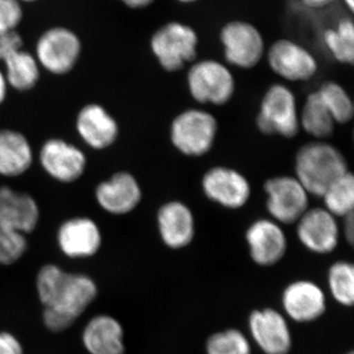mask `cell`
<instances>
[{
	"instance_id": "obj_1",
	"label": "cell",
	"mask_w": 354,
	"mask_h": 354,
	"mask_svg": "<svg viewBox=\"0 0 354 354\" xmlns=\"http://www.w3.org/2000/svg\"><path fill=\"white\" fill-rule=\"evenodd\" d=\"M36 286L44 326L55 333L71 327L97 295V285L87 274H72L53 264L41 268Z\"/></svg>"
},
{
	"instance_id": "obj_2",
	"label": "cell",
	"mask_w": 354,
	"mask_h": 354,
	"mask_svg": "<svg viewBox=\"0 0 354 354\" xmlns=\"http://www.w3.org/2000/svg\"><path fill=\"white\" fill-rule=\"evenodd\" d=\"M295 169V177L309 195L322 197L330 184L348 171V167L339 149L314 141L298 149Z\"/></svg>"
},
{
	"instance_id": "obj_3",
	"label": "cell",
	"mask_w": 354,
	"mask_h": 354,
	"mask_svg": "<svg viewBox=\"0 0 354 354\" xmlns=\"http://www.w3.org/2000/svg\"><path fill=\"white\" fill-rule=\"evenodd\" d=\"M218 129V121L213 114L204 109H188L174 118L169 136L179 153L198 158L213 149Z\"/></svg>"
},
{
	"instance_id": "obj_4",
	"label": "cell",
	"mask_w": 354,
	"mask_h": 354,
	"mask_svg": "<svg viewBox=\"0 0 354 354\" xmlns=\"http://www.w3.org/2000/svg\"><path fill=\"white\" fill-rule=\"evenodd\" d=\"M199 37L185 23L171 21L153 32L151 50L158 64L167 72H177L197 57Z\"/></svg>"
},
{
	"instance_id": "obj_5",
	"label": "cell",
	"mask_w": 354,
	"mask_h": 354,
	"mask_svg": "<svg viewBox=\"0 0 354 354\" xmlns=\"http://www.w3.org/2000/svg\"><path fill=\"white\" fill-rule=\"evenodd\" d=\"M256 125L265 135L291 139L299 131V113L295 93L283 84H274L261 101Z\"/></svg>"
},
{
	"instance_id": "obj_6",
	"label": "cell",
	"mask_w": 354,
	"mask_h": 354,
	"mask_svg": "<svg viewBox=\"0 0 354 354\" xmlns=\"http://www.w3.org/2000/svg\"><path fill=\"white\" fill-rule=\"evenodd\" d=\"M191 97L203 104L223 106L234 97L235 80L227 65L215 59L195 62L187 73Z\"/></svg>"
},
{
	"instance_id": "obj_7",
	"label": "cell",
	"mask_w": 354,
	"mask_h": 354,
	"mask_svg": "<svg viewBox=\"0 0 354 354\" xmlns=\"http://www.w3.org/2000/svg\"><path fill=\"white\" fill-rule=\"evenodd\" d=\"M220 41L227 64L241 69H251L265 55L262 32L252 23L230 21L221 28Z\"/></svg>"
},
{
	"instance_id": "obj_8",
	"label": "cell",
	"mask_w": 354,
	"mask_h": 354,
	"mask_svg": "<svg viewBox=\"0 0 354 354\" xmlns=\"http://www.w3.org/2000/svg\"><path fill=\"white\" fill-rule=\"evenodd\" d=\"M82 44L75 32L65 27H53L39 37L36 44V57L39 66L53 74L65 75L76 66Z\"/></svg>"
},
{
	"instance_id": "obj_9",
	"label": "cell",
	"mask_w": 354,
	"mask_h": 354,
	"mask_svg": "<svg viewBox=\"0 0 354 354\" xmlns=\"http://www.w3.org/2000/svg\"><path fill=\"white\" fill-rule=\"evenodd\" d=\"M268 212L279 225H293L309 209V193L295 176H279L266 180Z\"/></svg>"
},
{
	"instance_id": "obj_10",
	"label": "cell",
	"mask_w": 354,
	"mask_h": 354,
	"mask_svg": "<svg viewBox=\"0 0 354 354\" xmlns=\"http://www.w3.org/2000/svg\"><path fill=\"white\" fill-rule=\"evenodd\" d=\"M202 190L212 202L225 209L243 208L251 197L250 183L241 171L232 167H212L203 176Z\"/></svg>"
},
{
	"instance_id": "obj_11",
	"label": "cell",
	"mask_w": 354,
	"mask_h": 354,
	"mask_svg": "<svg viewBox=\"0 0 354 354\" xmlns=\"http://www.w3.org/2000/svg\"><path fill=\"white\" fill-rule=\"evenodd\" d=\"M267 58L272 72L290 82L311 80L318 71L315 57L292 39L274 41L268 50Z\"/></svg>"
},
{
	"instance_id": "obj_12",
	"label": "cell",
	"mask_w": 354,
	"mask_h": 354,
	"mask_svg": "<svg viewBox=\"0 0 354 354\" xmlns=\"http://www.w3.org/2000/svg\"><path fill=\"white\" fill-rule=\"evenodd\" d=\"M39 158L46 174L62 183H75L87 167V158L83 151L60 138L46 140Z\"/></svg>"
},
{
	"instance_id": "obj_13",
	"label": "cell",
	"mask_w": 354,
	"mask_h": 354,
	"mask_svg": "<svg viewBox=\"0 0 354 354\" xmlns=\"http://www.w3.org/2000/svg\"><path fill=\"white\" fill-rule=\"evenodd\" d=\"M251 337L265 354H288L292 337L286 317L272 308L255 310L248 319Z\"/></svg>"
},
{
	"instance_id": "obj_14",
	"label": "cell",
	"mask_w": 354,
	"mask_h": 354,
	"mask_svg": "<svg viewBox=\"0 0 354 354\" xmlns=\"http://www.w3.org/2000/svg\"><path fill=\"white\" fill-rule=\"evenodd\" d=\"M247 246L253 262L261 267L278 264L288 250V239L277 221L270 218L256 220L247 228Z\"/></svg>"
},
{
	"instance_id": "obj_15",
	"label": "cell",
	"mask_w": 354,
	"mask_h": 354,
	"mask_svg": "<svg viewBox=\"0 0 354 354\" xmlns=\"http://www.w3.org/2000/svg\"><path fill=\"white\" fill-rule=\"evenodd\" d=\"M297 223L298 239L310 252L324 255L337 248L339 225L337 218L325 208L307 209Z\"/></svg>"
},
{
	"instance_id": "obj_16",
	"label": "cell",
	"mask_w": 354,
	"mask_h": 354,
	"mask_svg": "<svg viewBox=\"0 0 354 354\" xmlns=\"http://www.w3.org/2000/svg\"><path fill=\"white\" fill-rule=\"evenodd\" d=\"M95 200L104 211L111 215H127L141 202L142 189L136 177L127 171L115 172L102 181L95 191Z\"/></svg>"
},
{
	"instance_id": "obj_17",
	"label": "cell",
	"mask_w": 354,
	"mask_h": 354,
	"mask_svg": "<svg viewBox=\"0 0 354 354\" xmlns=\"http://www.w3.org/2000/svg\"><path fill=\"white\" fill-rule=\"evenodd\" d=\"M57 241L60 251L71 259H85L95 255L102 246L99 225L87 216L65 221L58 228Z\"/></svg>"
},
{
	"instance_id": "obj_18",
	"label": "cell",
	"mask_w": 354,
	"mask_h": 354,
	"mask_svg": "<svg viewBox=\"0 0 354 354\" xmlns=\"http://www.w3.org/2000/svg\"><path fill=\"white\" fill-rule=\"evenodd\" d=\"M281 304L288 318L297 323H310L320 318L327 308L325 292L307 279L290 283L281 295Z\"/></svg>"
},
{
	"instance_id": "obj_19",
	"label": "cell",
	"mask_w": 354,
	"mask_h": 354,
	"mask_svg": "<svg viewBox=\"0 0 354 354\" xmlns=\"http://www.w3.org/2000/svg\"><path fill=\"white\" fill-rule=\"evenodd\" d=\"M76 130L86 145L94 150H106L120 135L118 121L99 104H88L79 111Z\"/></svg>"
},
{
	"instance_id": "obj_20",
	"label": "cell",
	"mask_w": 354,
	"mask_h": 354,
	"mask_svg": "<svg viewBox=\"0 0 354 354\" xmlns=\"http://www.w3.org/2000/svg\"><path fill=\"white\" fill-rule=\"evenodd\" d=\"M158 230L165 246L174 250L189 245L195 237V218L185 203L169 201L158 209Z\"/></svg>"
},
{
	"instance_id": "obj_21",
	"label": "cell",
	"mask_w": 354,
	"mask_h": 354,
	"mask_svg": "<svg viewBox=\"0 0 354 354\" xmlns=\"http://www.w3.org/2000/svg\"><path fill=\"white\" fill-rule=\"evenodd\" d=\"M38 203L32 195L9 186L0 187V221L27 235L38 227Z\"/></svg>"
},
{
	"instance_id": "obj_22",
	"label": "cell",
	"mask_w": 354,
	"mask_h": 354,
	"mask_svg": "<svg viewBox=\"0 0 354 354\" xmlns=\"http://www.w3.org/2000/svg\"><path fill=\"white\" fill-rule=\"evenodd\" d=\"M84 348L90 354H124V330L120 321L106 314L93 317L84 328Z\"/></svg>"
},
{
	"instance_id": "obj_23",
	"label": "cell",
	"mask_w": 354,
	"mask_h": 354,
	"mask_svg": "<svg viewBox=\"0 0 354 354\" xmlns=\"http://www.w3.org/2000/svg\"><path fill=\"white\" fill-rule=\"evenodd\" d=\"M32 162V148L23 133L13 129L0 130V176H23L31 169Z\"/></svg>"
},
{
	"instance_id": "obj_24",
	"label": "cell",
	"mask_w": 354,
	"mask_h": 354,
	"mask_svg": "<svg viewBox=\"0 0 354 354\" xmlns=\"http://www.w3.org/2000/svg\"><path fill=\"white\" fill-rule=\"evenodd\" d=\"M335 124L332 114L317 91L309 94L299 113L300 127L310 136L323 141L334 134Z\"/></svg>"
},
{
	"instance_id": "obj_25",
	"label": "cell",
	"mask_w": 354,
	"mask_h": 354,
	"mask_svg": "<svg viewBox=\"0 0 354 354\" xmlns=\"http://www.w3.org/2000/svg\"><path fill=\"white\" fill-rule=\"evenodd\" d=\"M3 64L9 87L19 92H28L36 87L41 76V66L35 55L22 48L7 58Z\"/></svg>"
},
{
	"instance_id": "obj_26",
	"label": "cell",
	"mask_w": 354,
	"mask_h": 354,
	"mask_svg": "<svg viewBox=\"0 0 354 354\" xmlns=\"http://www.w3.org/2000/svg\"><path fill=\"white\" fill-rule=\"evenodd\" d=\"M323 43L330 55L342 64L354 62V25L351 18H342L323 34Z\"/></svg>"
},
{
	"instance_id": "obj_27",
	"label": "cell",
	"mask_w": 354,
	"mask_h": 354,
	"mask_svg": "<svg viewBox=\"0 0 354 354\" xmlns=\"http://www.w3.org/2000/svg\"><path fill=\"white\" fill-rule=\"evenodd\" d=\"M325 209L335 218H344L353 213L354 177L351 171L334 181L323 196Z\"/></svg>"
},
{
	"instance_id": "obj_28",
	"label": "cell",
	"mask_w": 354,
	"mask_h": 354,
	"mask_svg": "<svg viewBox=\"0 0 354 354\" xmlns=\"http://www.w3.org/2000/svg\"><path fill=\"white\" fill-rule=\"evenodd\" d=\"M335 123L346 124L353 118V100L339 83L328 81L317 90Z\"/></svg>"
},
{
	"instance_id": "obj_29",
	"label": "cell",
	"mask_w": 354,
	"mask_h": 354,
	"mask_svg": "<svg viewBox=\"0 0 354 354\" xmlns=\"http://www.w3.org/2000/svg\"><path fill=\"white\" fill-rule=\"evenodd\" d=\"M328 286L333 298L342 306H353L354 302V267L346 261L330 266Z\"/></svg>"
},
{
	"instance_id": "obj_30",
	"label": "cell",
	"mask_w": 354,
	"mask_h": 354,
	"mask_svg": "<svg viewBox=\"0 0 354 354\" xmlns=\"http://www.w3.org/2000/svg\"><path fill=\"white\" fill-rule=\"evenodd\" d=\"M207 354H251V344L241 330L227 329L209 335Z\"/></svg>"
},
{
	"instance_id": "obj_31",
	"label": "cell",
	"mask_w": 354,
	"mask_h": 354,
	"mask_svg": "<svg viewBox=\"0 0 354 354\" xmlns=\"http://www.w3.org/2000/svg\"><path fill=\"white\" fill-rule=\"evenodd\" d=\"M27 248L26 235L0 221V264H14L23 257Z\"/></svg>"
},
{
	"instance_id": "obj_32",
	"label": "cell",
	"mask_w": 354,
	"mask_h": 354,
	"mask_svg": "<svg viewBox=\"0 0 354 354\" xmlns=\"http://www.w3.org/2000/svg\"><path fill=\"white\" fill-rule=\"evenodd\" d=\"M22 19L19 0H0V32L14 31Z\"/></svg>"
},
{
	"instance_id": "obj_33",
	"label": "cell",
	"mask_w": 354,
	"mask_h": 354,
	"mask_svg": "<svg viewBox=\"0 0 354 354\" xmlns=\"http://www.w3.org/2000/svg\"><path fill=\"white\" fill-rule=\"evenodd\" d=\"M22 37L16 30L0 32V62H6L7 58L22 50Z\"/></svg>"
},
{
	"instance_id": "obj_34",
	"label": "cell",
	"mask_w": 354,
	"mask_h": 354,
	"mask_svg": "<svg viewBox=\"0 0 354 354\" xmlns=\"http://www.w3.org/2000/svg\"><path fill=\"white\" fill-rule=\"evenodd\" d=\"M0 354H24V351L15 335L8 332H0Z\"/></svg>"
},
{
	"instance_id": "obj_35",
	"label": "cell",
	"mask_w": 354,
	"mask_h": 354,
	"mask_svg": "<svg viewBox=\"0 0 354 354\" xmlns=\"http://www.w3.org/2000/svg\"><path fill=\"white\" fill-rule=\"evenodd\" d=\"M344 225H342V232L344 236L348 243L353 244L354 241V221L353 213L344 216Z\"/></svg>"
},
{
	"instance_id": "obj_36",
	"label": "cell",
	"mask_w": 354,
	"mask_h": 354,
	"mask_svg": "<svg viewBox=\"0 0 354 354\" xmlns=\"http://www.w3.org/2000/svg\"><path fill=\"white\" fill-rule=\"evenodd\" d=\"M337 0H300L305 7L309 9H323L332 6Z\"/></svg>"
},
{
	"instance_id": "obj_37",
	"label": "cell",
	"mask_w": 354,
	"mask_h": 354,
	"mask_svg": "<svg viewBox=\"0 0 354 354\" xmlns=\"http://www.w3.org/2000/svg\"><path fill=\"white\" fill-rule=\"evenodd\" d=\"M125 6L133 9L146 8L155 2V0H120Z\"/></svg>"
},
{
	"instance_id": "obj_38",
	"label": "cell",
	"mask_w": 354,
	"mask_h": 354,
	"mask_svg": "<svg viewBox=\"0 0 354 354\" xmlns=\"http://www.w3.org/2000/svg\"><path fill=\"white\" fill-rule=\"evenodd\" d=\"M8 83H7L6 75L0 70V106L3 104L6 100L7 91H8Z\"/></svg>"
},
{
	"instance_id": "obj_39",
	"label": "cell",
	"mask_w": 354,
	"mask_h": 354,
	"mask_svg": "<svg viewBox=\"0 0 354 354\" xmlns=\"http://www.w3.org/2000/svg\"><path fill=\"white\" fill-rule=\"evenodd\" d=\"M342 1H344V6H346V8H348L351 13H353L354 0H342Z\"/></svg>"
},
{
	"instance_id": "obj_40",
	"label": "cell",
	"mask_w": 354,
	"mask_h": 354,
	"mask_svg": "<svg viewBox=\"0 0 354 354\" xmlns=\"http://www.w3.org/2000/svg\"><path fill=\"white\" fill-rule=\"evenodd\" d=\"M176 1L179 2V3L190 4V3H194V2L199 1V0H176Z\"/></svg>"
},
{
	"instance_id": "obj_41",
	"label": "cell",
	"mask_w": 354,
	"mask_h": 354,
	"mask_svg": "<svg viewBox=\"0 0 354 354\" xmlns=\"http://www.w3.org/2000/svg\"><path fill=\"white\" fill-rule=\"evenodd\" d=\"M19 1L32 2V1H36V0H19Z\"/></svg>"
},
{
	"instance_id": "obj_42",
	"label": "cell",
	"mask_w": 354,
	"mask_h": 354,
	"mask_svg": "<svg viewBox=\"0 0 354 354\" xmlns=\"http://www.w3.org/2000/svg\"><path fill=\"white\" fill-rule=\"evenodd\" d=\"M348 354H353V351H351V353H348Z\"/></svg>"
}]
</instances>
